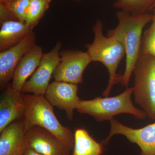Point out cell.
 Here are the masks:
<instances>
[{
    "instance_id": "cb8c5ba5",
    "label": "cell",
    "mask_w": 155,
    "mask_h": 155,
    "mask_svg": "<svg viewBox=\"0 0 155 155\" xmlns=\"http://www.w3.org/2000/svg\"><path fill=\"white\" fill-rule=\"evenodd\" d=\"M153 2V5L151 8L150 11H152L155 8V0H152Z\"/></svg>"
},
{
    "instance_id": "e0dca14e",
    "label": "cell",
    "mask_w": 155,
    "mask_h": 155,
    "mask_svg": "<svg viewBox=\"0 0 155 155\" xmlns=\"http://www.w3.org/2000/svg\"><path fill=\"white\" fill-rule=\"evenodd\" d=\"M51 0H31L25 17V23L31 29L38 24L50 7Z\"/></svg>"
},
{
    "instance_id": "52a82bcc",
    "label": "cell",
    "mask_w": 155,
    "mask_h": 155,
    "mask_svg": "<svg viewBox=\"0 0 155 155\" xmlns=\"http://www.w3.org/2000/svg\"><path fill=\"white\" fill-rule=\"evenodd\" d=\"M61 47V42H57L52 49L43 54L38 67L24 84L21 90L22 93H32L34 94L45 95L51 78L60 63Z\"/></svg>"
},
{
    "instance_id": "ac0fdd59",
    "label": "cell",
    "mask_w": 155,
    "mask_h": 155,
    "mask_svg": "<svg viewBox=\"0 0 155 155\" xmlns=\"http://www.w3.org/2000/svg\"><path fill=\"white\" fill-rule=\"evenodd\" d=\"M153 4L152 0H116L113 6L132 15H140L149 12Z\"/></svg>"
},
{
    "instance_id": "7a4b0ae2",
    "label": "cell",
    "mask_w": 155,
    "mask_h": 155,
    "mask_svg": "<svg viewBox=\"0 0 155 155\" xmlns=\"http://www.w3.org/2000/svg\"><path fill=\"white\" fill-rule=\"evenodd\" d=\"M104 23L97 19L92 26L94 39L91 44L85 47L93 62L102 63L107 69L109 78L107 88L103 95L109 96L115 84L122 83V75L117 73L118 66L126 55L123 45L114 37L105 36L103 32Z\"/></svg>"
},
{
    "instance_id": "ba28073f",
    "label": "cell",
    "mask_w": 155,
    "mask_h": 155,
    "mask_svg": "<svg viewBox=\"0 0 155 155\" xmlns=\"http://www.w3.org/2000/svg\"><path fill=\"white\" fill-rule=\"evenodd\" d=\"M110 121V130L103 141V144H107L114 135L120 134L139 147L141 149L140 155H155V122L142 128L135 129L124 125L115 119Z\"/></svg>"
},
{
    "instance_id": "6da1fadb",
    "label": "cell",
    "mask_w": 155,
    "mask_h": 155,
    "mask_svg": "<svg viewBox=\"0 0 155 155\" xmlns=\"http://www.w3.org/2000/svg\"><path fill=\"white\" fill-rule=\"evenodd\" d=\"M116 16L118 25L108 31L107 36L116 38L125 48V68L121 84L127 87L140 53L143 30L152 20L153 14L147 12L140 15H132L126 11L119 10L116 12Z\"/></svg>"
},
{
    "instance_id": "603a6c76",
    "label": "cell",
    "mask_w": 155,
    "mask_h": 155,
    "mask_svg": "<svg viewBox=\"0 0 155 155\" xmlns=\"http://www.w3.org/2000/svg\"><path fill=\"white\" fill-rule=\"evenodd\" d=\"M2 1H4L5 2L7 3H11L14 2V1H16V0H2Z\"/></svg>"
},
{
    "instance_id": "7402d4cb",
    "label": "cell",
    "mask_w": 155,
    "mask_h": 155,
    "mask_svg": "<svg viewBox=\"0 0 155 155\" xmlns=\"http://www.w3.org/2000/svg\"><path fill=\"white\" fill-rule=\"evenodd\" d=\"M24 155H43L30 148L26 147Z\"/></svg>"
},
{
    "instance_id": "d6986e66",
    "label": "cell",
    "mask_w": 155,
    "mask_h": 155,
    "mask_svg": "<svg viewBox=\"0 0 155 155\" xmlns=\"http://www.w3.org/2000/svg\"><path fill=\"white\" fill-rule=\"evenodd\" d=\"M152 11V24L142 37L140 51L155 58V8Z\"/></svg>"
},
{
    "instance_id": "2e32d148",
    "label": "cell",
    "mask_w": 155,
    "mask_h": 155,
    "mask_svg": "<svg viewBox=\"0 0 155 155\" xmlns=\"http://www.w3.org/2000/svg\"><path fill=\"white\" fill-rule=\"evenodd\" d=\"M72 155H102V143L97 142L83 128H77L74 133V145Z\"/></svg>"
},
{
    "instance_id": "8fae6325",
    "label": "cell",
    "mask_w": 155,
    "mask_h": 155,
    "mask_svg": "<svg viewBox=\"0 0 155 155\" xmlns=\"http://www.w3.org/2000/svg\"><path fill=\"white\" fill-rule=\"evenodd\" d=\"M78 84L55 81L50 84L45 97L48 102L66 113L67 119H73V111L77 109L81 99L78 96Z\"/></svg>"
},
{
    "instance_id": "9c48e42d",
    "label": "cell",
    "mask_w": 155,
    "mask_h": 155,
    "mask_svg": "<svg viewBox=\"0 0 155 155\" xmlns=\"http://www.w3.org/2000/svg\"><path fill=\"white\" fill-rule=\"evenodd\" d=\"M25 140L26 147L43 155H70L66 145L40 126H34L25 130Z\"/></svg>"
},
{
    "instance_id": "30bf717a",
    "label": "cell",
    "mask_w": 155,
    "mask_h": 155,
    "mask_svg": "<svg viewBox=\"0 0 155 155\" xmlns=\"http://www.w3.org/2000/svg\"><path fill=\"white\" fill-rule=\"evenodd\" d=\"M36 35L33 30L13 47L0 52V87H6L12 79L14 71L23 56L36 45Z\"/></svg>"
},
{
    "instance_id": "44dd1931",
    "label": "cell",
    "mask_w": 155,
    "mask_h": 155,
    "mask_svg": "<svg viewBox=\"0 0 155 155\" xmlns=\"http://www.w3.org/2000/svg\"><path fill=\"white\" fill-rule=\"evenodd\" d=\"M11 20H18L8 3L0 0V24Z\"/></svg>"
},
{
    "instance_id": "ffe728a7",
    "label": "cell",
    "mask_w": 155,
    "mask_h": 155,
    "mask_svg": "<svg viewBox=\"0 0 155 155\" xmlns=\"http://www.w3.org/2000/svg\"><path fill=\"white\" fill-rule=\"evenodd\" d=\"M31 0H16L8 3L17 19L20 22H25L26 13Z\"/></svg>"
},
{
    "instance_id": "8992f818",
    "label": "cell",
    "mask_w": 155,
    "mask_h": 155,
    "mask_svg": "<svg viewBox=\"0 0 155 155\" xmlns=\"http://www.w3.org/2000/svg\"><path fill=\"white\" fill-rule=\"evenodd\" d=\"M60 63L53 75L55 81L77 84L82 83L84 72L93 62L87 52L64 50L60 52Z\"/></svg>"
},
{
    "instance_id": "5bb4252c",
    "label": "cell",
    "mask_w": 155,
    "mask_h": 155,
    "mask_svg": "<svg viewBox=\"0 0 155 155\" xmlns=\"http://www.w3.org/2000/svg\"><path fill=\"white\" fill-rule=\"evenodd\" d=\"M42 48L35 45L23 56L17 65L12 78V87L21 92L24 84L38 68L43 55Z\"/></svg>"
},
{
    "instance_id": "d4e9b609",
    "label": "cell",
    "mask_w": 155,
    "mask_h": 155,
    "mask_svg": "<svg viewBox=\"0 0 155 155\" xmlns=\"http://www.w3.org/2000/svg\"><path fill=\"white\" fill-rule=\"evenodd\" d=\"M69 1H74V2H81V1H82V0H69Z\"/></svg>"
},
{
    "instance_id": "7c38bea8",
    "label": "cell",
    "mask_w": 155,
    "mask_h": 155,
    "mask_svg": "<svg viewBox=\"0 0 155 155\" xmlns=\"http://www.w3.org/2000/svg\"><path fill=\"white\" fill-rule=\"evenodd\" d=\"M4 89L0 98V133L14 121L23 119L25 114L23 94L11 84Z\"/></svg>"
},
{
    "instance_id": "5b68a950",
    "label": "cell",
    "mask_w": 155,
    "mask_h": 155,
    "mask_svg": "<svg viewBox=\"0 0 155 155\" xmlns=\"http://www.w3.org/2000/svg\"><path fill=\"white\" fill-rule=\"evenodd\" d=\"M133 72L135 102L150 119L155 120V58L140 51Z\"/></svg>"
},
{
    "instance_id": "4fadbf2b",
    "label": "cell",
    "mask_w": 155,
    "mask_h": 155,
    "mask_svg": "<svg viewBox=\"0 0 155 155\" xmlns=\"http://www.w3.org/2000/svg\"><path fill=\"white\" fill-rule=\"evenodd\" d=\"M25 134L24 118L8 125L0 134V155H24Z\"/></svg>"
},
{
    "instance_id": "9a60e30c",
    "label": "cell",
    "mask_w": 155,
    "mask_h": 155,
    "mask_svg": "<svg viewBox=\"0 0 155 155\" xmlns=\"http://www.w3.org/2000/svg\"><path fill=\"white\" fill-rule=\"evenodd\" d=\"M32 30L25 22L19 20L4 22L0 29V52L16 45Z\"/></svg>"
},
{
    "instance_id": "3957f363",
    "label": "cell",
    "mask_w": 155,
    "mask_h": 155,
    "mask_svg": "<svg viewBox=\"0 0 155 155\" xmlns=\"http://www.w3.org/2000/svg\"><path fill=\"white\" fill-rule=\"evenodd\" d=\"M25 103L24 122L25 130L39 126L48 130L71 150L74 145V134L69 127L61 125L57 119L53 107L44 95L23 94Z\"/></svg>"
},
{
    "instance_id": "277c9868",
    "label": "cell",
    "mask_w": 155,
    "mask_h": 155,
    "mask_svg": "<svg viewBox=\"0 0 155 155\" xmlns=\"http://www.w3.org/2000/svg\"><path fill=\"white\" fill-rule=\"evenodd\" d=\"M132 93L133 87H127L125 91L116 96L81 100L76 110L80 114L91 116L98 122L110 121L114 116L121 114H131L137 119H144L147 116L145 113L133 105Z\"/></svg>"
}]
</instances>
